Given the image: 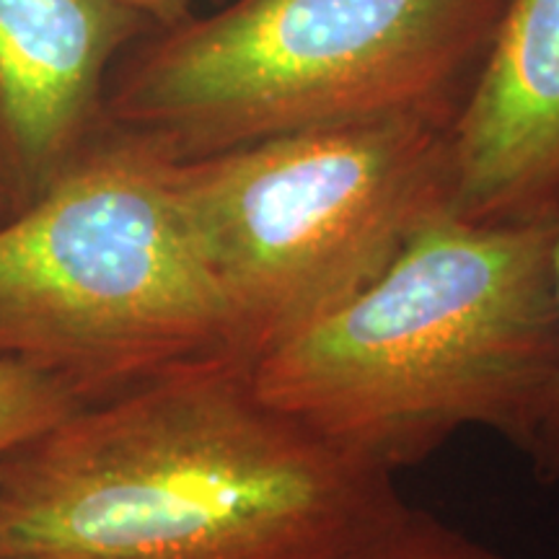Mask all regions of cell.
<instances>
[{
	"mask_svg": "<svg viewBox=\"0 0 559 559\" xmlns=\"http://www.w3.org/2000/svg\"><path fill=\"white\" fill-rule=\"evenodd\" d=\"M79 407L81 402L50 376L0 358V469Z\"/></svg>",
	"mask_w": 559,
	"mask_h": 559,
	"instance_id": "cell-9",
	"label": "cell"
},
{
	"mask_svg": "<svg viewBox=\"0 0 559 559\" xmlns=\"http://www.w3.org/2000/svg\"><path fill=\"white\" fill-rule=\"evenodd\" d=\"M451 117L396 115L169 160L249 360L342 304L449 202Z\"/></svg>",
	"mask_w": 559,
	"mask_h": 559,
	"instance_id": "cell-5",
	"label": "cell"
},
{
	"mask_svg": "<svg viewBox=\"0 0 559 559\" xmlns=\"http://www.w3.org/2000/svg\"><path fill=\"white\" fill-rule=\"evenodd\" d=\"M140 19L120 0H0V185L13 202L66 169Z\"/></svg>",
	"mask_w": 559,
	"mask_h": 559,
	"instance_id": "cell-7",
	"label": "cell"
},
{
	"mask_svg": "<svg viewBox=\"0 0 559 559\" xmlns=\"http://www.w3.org/2000/svg\"><path fill=\"white\" fill-rule=\"evenodd\" d=\"M334 559H502L469 534L400 500Z\"/></svg>",
	"mask_w": 559,
	"mask_h": 559,
	"instance_id": "cell-8",
	"label": "cell"
},
{
	"mask_svg": "<svg viewBox=\"0 0 559 559\" xmlns=\"http://www.w3.org/2000/svg\"><path fill=\"white\" fill-rule=\"evenodd\" d=\"M13 202V198L9 192L3 190V185H0V213H5V210H9V205Z\"/></svg>",
	"mask_w": 559,
	"mask_h": 559,
	"instance_id": "cell-12",
	"label": "cell"
},
{
	"mask_svg": "<svg viewBox=\"0 0 559 559\" xmlns=\"http://www.w3.org/2000/svg\"><path fill=\"white\" fill-rule=\"evenodd\" d=\"M0 358L81 407L194 362L249 360L164 156L122 138L0 226Z\"/></svg>",
	"mask_w": 559,
	"mask_h": 559,
	"instance_id": "cell-4",
	"label": "cell"
},
{
	"mask_svg": "<svg viewBox=\"0 0 559 559\" xmlns=\"http://www.w3.org/2000/svg\"><path fill=\"white\" fill-rule=\"evenodd\" d=\"M508 0H234L179 21L109 96L169 160L396 115L451 117Z\"/></svg>",
	"mask_w": 559,
	"mask_h": 559,
	"instance_id": "cell-3",
	"label": "cell"
},
{
	"mask_svg": "<svg viewBox=\"0 0 559 559\" xmlns=\"http://www.w3.org/2000/svg\"><path fill=\"white\" fill-rule=\"evenodd\" d=\"M394 474L264 402L251 362H194L86 404L0 469V559H334Z\"/></svg>",
	"mask_w": 559,
	"mask_h": 559,
	"instance_id": "cell-1",
	"label": "cell"
},
{
	"mask_svg": "<svg viewBox=\"0 0 559 559\" xmlns=\"http://www.w3.org/2000/svg\"><path fill=\"white\" fill-rule=\"evenodd\" d=\"M143 19H156L164 24H179L190 0H120Z\"/></svg>",
	"mask_w": 559,
	"mask_h": 559,
	"instance_id": "cell-11",
	"label": "cell"
},
{
	"mask_svg": "<svg viewBox=\"0 0 559 559\" xmlns=\"http://www.w3.org/2000/svg\"><path fill=\"white\" fill-rule=\"evenodd\" d=\"M555 223L440 210L360 290L257 355L251 383L389 474L466 428L521 451L559 368Z\"/></svg>",
	"mask_w": 559,
	"mask_h": 559,
	"instance_id": "cell-2",
	"label": "cell"
},
{
	"mask_svg": "<svg viewBox=\"0 0 559 559\" xmlns=\"http://www.w3.org/2000/svg\"><path fill=\"white\" fill-rule=\"evenodd\" d=\"M445 213L559 218V0H508L449 128Z\"/></svg>",
	"mask_w": 559,
	"mask_h": 559,
	"instance_id": "cell-6",
	"label": "cell"
},
{
	"mask_svg": "<svg viewBox=\"0 0 559 559\" xmlns=\"http://www.w3.org/2000/svg\"><path fill=\"white\" fill-rule=\"evenodd\" d=\"M551 280H555V300L559 313V218L555 223V239H551ZM521 453L531 461L536 479L544 481V485L559 487V368L551 376L547 391H544L528 436L521 445Z\"/></svg>",
	"mask_w": 559,
	"mask_h": 559,
	"instance_id": "cell-10",
	"label": "cell"
}]
</instances>
